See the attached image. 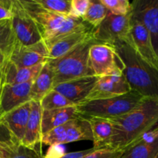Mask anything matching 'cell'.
Returning <instances> with one entry per match:
<instances>
[{
  "instance_id": "1",
  "label": "cell",
  "mask_w": 158,
  "mask_h": 158,
  "mask_svg": "<svg viewBox=\"0 0 158 158\" xmlns=\"http://www.w3.org/2000/svg\"><path fill=\"white\" fill-rule=\"evenodd\" d=\"M110 120L114 133L103 149L123 153L158 124V98L147 97L133 111Z\"/></svg>"
},
{
  "instance_id": "2",
  "label": "cell",
  "mask_w": 158,
  "mask_h": 158,
  "mask_svg": "<svg viewBox=\"0 0 158 158\" xmlns=\"http://www.w3.org/2000/svg\"><path fill=\"white\" fill-rule=\"evenodd\" d=\"M113 46L123 64V73L131 89L143 97L158 98V69L142 58L131 36L116 42Z\"/></svg>"
},
{
  "instance_id": "3",
  "label": "cell",
  "mask_w": 158,
  "mask_h": 158,
  "mask_svg": "<svg viewBox=\"0 0 158 158\" xmlns=\"http://www.w3.org/2000/svg\"><path fill=\"white\" fill-rule=\"evenodd\" d=\"M145 98L136 91L109 99L84 101L77 105L79 117L114 119L125 115L138 107Z\"/></svg>"
},
{
  "instance_id": "4",
  "label": "cell",
  "mask_w": 158,
  "mask_h": 158,
  "mask_svg": "<svg viewBox=\"0 0 158 158\" xmlns=\"http://www.w3.org/2000/svg\"><path fill=\"white\" fill-rule=\"evenodd\" d=\"M95 43L97 42L89 40L60 58L48 60L53 73V87L69 80L94 76L89 66V50Z\"/></svg>"
},
{
  "instance_id": "5",
  "label": "cell",
  "mask_w": 158,
  "mask_h": 158,
  "mask_svg": "<svg viewBox=\"0 0 158 158\" xmlns=\"http://www.w3.org/2000/svg\"><path fill=\"white\" fill-rule=\"evenodd\" d=\"M80 140H92L93 134L87 119L77 117L42 136V143L49 146L62 145Z\"/></svg>"
},
{
  "instance_id": "6",
  "label": "cell",
  "mask_w": 158,
  "mask_h": 158,
  "mask_svg": "<svg viewBox=\"0 0 158 158\" xmlns=\"http://www.w3.org/2000/svg\"><path fill=\"white\" fill-rule=\"evenodd\" d=\"M131 17L117 15L108 12L101 23L93 30V39L100 43L113 46L116 42L131 38Z\"/></svg>"
},
{
  "instance_id": "7",
  "label": "cell",
  "mask_w": 158,
  "mask_h": 158,
  "mask_svg": "<svg viewBox=\"0 0 158 158\" xmlns=\"http://www.w3.org/2000/svg\"><path fill=\"white\" fill-rule=\"evenodd\" d=\"M11 23L15 38L20 44L30 46L43 40L35 21L26 12L20 0L12 1Z\"/></svg>"
},
{
  "instance_id": "8",
  "label": "cell",
  "mask_w": 158,
  "mask_h": 158,
  "mask_svg": "<svg viewBox=\"0 0 158 158\" xmlns=\"http://www.w3.org/2000/svg\"><path fill=\"white\" fill-rule=\"evenodd\" d=\"M89 63L96 77L109 75L117 70H123V64L113 46L95 43L89 50Z\"/></svg>"
},
{
  "instance_id": "9",
  "label": "cell",
  "mask_w": 158,
  "mask_h": 158,
  "mask_svg": "<svg viewBox=\"0 0 158 158\" xmlns=\"http://www.w3.org/2000/svg\"><path fill=\"white\" fill-rule=\"evenodd\" d=\"M131 90V89L123 75V70L120 69L109 75L98 77L95 86L84 101L119 97Z\"/></svg>"
},
{
  "instance_id": "10",
  "label": "cell",
  "mask_w": 158,
  "mask_h": 158,
  "mask_svg": "<svg viewBox=\"0 0 158 158\" xmlns=\"http://www.w3.org/2000/svg\"><path fill=\"white\" fill-rule=\"evenodd\" d=\"M131 13L148 31L158 56V0H134L131 2Z\"/></svg>"
},
{
  "instance_id": "11",
  "label": "cell",
  "mask_w": 158,
  "mask_h": 158,
  "mask_svg": "<svg viewBox=\"0 0 158 158\" xmlns=\"http://www.w3.org/2000/svg\"><path fill=\"white\" fill-rule=\"evenodd\" d=\"M48 60V49L43 40L30 46H24L17 41L9 56V61L21 68L31 67Z\"/></svg>"
},
{
  "instance_id": "12",
  "label": "cell",
  "mask_w": 158,
  "mask_h": 158,
  "mask_svg": "<svg viewBox=\"0 0 158 158\" xmlns=\"http://www.w3.org/2000/svg\"><path fill=\"white\" fill-rule=\"evenodd\" d=\"M97 80L98 77L87 76L60 83L54 86L52 89L64 96L74 104L77 105L86 100Z\"/></svg>"
},
{
  "instance_id": "13",
  "label": "cell",
  "mask_w": 158,
  "mask_h": 158,
  "mask_svg": "<svg viewBox=\"0 0 158 158\" xmlns=\"http://www.w3.org/2000/svg\"><path fill=\"white\" fill-rule=\"evenodd\" d=\"M32 82L20 84H4L0 99V118L12 110L31 101Z\"/></svg>"
},
{
  "instance_id": "14",
  "label": "cell",
  "mask_w": 158,
  "mask_h": 158,
  "mask_svg": "<svg viewBox=\"0 0 158 158\" xmlns=\"http://www.w3.org/2000/svg\"><path fill=\"white\" fill-rule=\"evenodd\" d=\"M131 36L136 50L148 63L158 69V56L146 28L139 21L131 17Z\"/></svg>"
},
{
  "instance_id": "15",
  "label": "cell",
  "mask_w": 158,
  "mask_h": 158,
  "mask_svg": "<svg viewBox=\"0 0 158 158\" xmlns=\"http://www.w3.org/2000/svg\"><path fill=\"white\" fill-rule=\"evenodd\" d=\"M93 27H88L77 32H72L60 39L52 44L46 46L49 53V60H56L66 55L82 43L93 39Z\"/></svg>"
},
{
  "instance_id": "16",
  "label": "cell",
  "mask_w": 158,
  "mask_h": 158,
  "mask_svg": "<svg viewBox=\"0 0 158 158\" xmlns=\"http://www.w3.org/2000/svg\"><path fill=\"white\" fill-rule=\"evenodd\" d=\"M31 111V101L12 110L0 118L19 143H21Z\"/></svg>"
},
{
  "instance_id": "17",
  "label": "cell",
  "mask_w": 158,
  "mask_h": 158,
  "mask_svg": "<svg viewBox=\"0 0 158 158\" xmlns=\"http://www.w3.org/2000/svg\"><path fill=\"white\" fill-rule=\"evenodd\" d=\"M43 110L40 102L31 100V111L26 125L24 137L21 143L31 149H36V145L42 143L41 118Z\"/></svg>"
},
{
  "instance_id": "18",
  "label": "cell",
  "mask_w": 158,
  "mask_h": 158,
  "mask_svg": "<svg viewBox=\"0 0 158 158\" xmlns=\"http://www.w3.org/2000/svg\"><path fill=\"white\" fill-rule=\"evenodd\" d=\"M79 117L77 105L52 110H43L41 118L42 135Z\"/></svg>"
},
{
  "instance_id": "19",
  "label": "cell",
  "mask_w": 158,
  "mask_h": 158,
  "mask_svg": "<svg viewBox=\"0 0 158 158\" xmlns=\"http://www.w3.org/2000/svg\"><path fill=\"white\" fill-rule=\"evenodd\" d=\"M46 63H40L31 67L21 68L15 66L8 59L3 69L5 84L15 85L33 81Z\"/></svg>"
},
{
  "instance_id": "20",
  "label": "cell",
  "mask_w": 158,
  "mask_h": 158,
  "mask_svg": "<svg viewBox=\"0 0 158 158\" xmlns=\"http://www.w3.org/2000/svg\"><path fill=\"white\" fill-rule=\"evenodd\" d=\"M53 88V73L48 62L44 64L31 86V100L40 102Z\"/></svg>"
},
{
  "instance_id": "21",
  "label": "cell",
  "mask_w": 158,
  "mask_h": 158,
  "mask_svg": "<svg viewBox=\"0 0 158 158\" xmlns=\"http://www.w3.org/2000/svg\"><path fill=\"white\" fill-rule=\"evenodd\" d=\"M93 134L94 148L95 150L103 149L114 133L112 122L110 119L102 117H88Z\"/></svg>"
},
{
  "instance_id": "22",
  "label": "cell",
  "mask_w": 158,
  "mask_h": 158,
  "mask_svg": "<svg viewBox=\"0 0 158 158\" xmlns=\"http://www.w3.org/2000/svg\"><path fill=\"white\" fill-rule=\"evenodd\" d=\"M158 155V140L152 143L139 142L122 154L120 158H156Z\"/></svg>"
},
{
  "instance_id": "23",
  "label": "cell",
  "mask_w": 158,
  "mask_h": 158,
  "mask_svg": "<svg viewBox=\"0 0 158 158\" xmlns=\"http://www.w3.org/2000/svg\"><path fill=\"white\" fill-rule=\"evenodd\" d=\"M107 13L108 10L102 4L100 0H89L87 11L81 19L85 23L95 29L103 22Z\"/></svg>"
},
{
  "instance_id": "24",
  "label": "cell",
  "mask_w": 158,
  "mask_h": 158,
  "mask_svg": "<svg viewBox=\"0 0 158 158\" xmlns=\"http://www.w3.org/2000/svg\"><path fill=\"white\" fill-rule=\"evenodd\" d=\"M16 43L11 19L0 21V51L4 52L9 58Z\"/></svg>"
},
{
  "instance_id": "25",
  "label": "cell",
  "mask_w": 158,
  "mask_h": 158,
  "mask_svg": "<svg viewBox=\"0 0 158 158\" xmlns=\"http://www.w3.org/2000/svg\"><path fill=\"white\" fill-rule=\"evenodd\" d=\"M40 103L43 110H52L76 105L53 89L48 93Z\"/></svg>"
},
{
  "instance_id": "26",
  "label": "cell",
  "mask_w": 158,
  "mask_h": 158,
  "mask_svg": "<svg viewBox=\"0 0 158 158\" xmlns=\"http://www.w3.org/2000/svg\"><path fill=\"white\" fill-rule=\"evenodd\" d=\"M46 10L69 15L70 12L71 0H33Z\"/></svg>"
},
{
  "instance_id": "27",
  "label": "cell",
  "mask_w": 158,
  "mask_h": 158,
  "mask_svg": "<svg viewBox=\"0 0 158 158\" xmlns=\"http://www.w3.org/2000/svg\"><path fill=\"white\" fill-rule=\"evenodd\" d=\"M108 12L117 15H127L131 13V3L128 0H100Z\"/></svg>"
},
{
  "instance_id": "28",
  "label": "cell",
  "mask_w": 158,
  "mask_h": 158,
  "mask_svg": "<svg viewBox=\"0 0 158 158\" xmlns=\"http://www.w3.org/2000/svg\"><path fill=\"white\" fill-rule=\"evenodd\" d=\"M19 143L6 125L0 122V151L12 152Z\"/></svg>"
},
{
  "instance_id": "29",
  "label": "cell",
  "mask_w": 158,
  "mask_h": 158,
  "mask_svg": "<svg viewBox=\"0 0 158 158\" xmlns=\"http://www.w3.org/2000/svg\"><path fill=\"white\" fill-rule=\"evenodd\" d=\"M43 157L41 152L36 149H31L22 143H19L9 158H43Z\"/></svg>"
},
{
  "instance_id": "30",
  "label": "cell",
  "mask_w": 158,
  "mask_h": 158,
  "mask_svg": "<svg viewBox=\"0 0 158 158\" xmlns=\"http://www.w3.org/2000/svg\"><path fill=\"white\" fill-rule=\"evenodd\" d=\"M89 5V0H71L69 16L82 18L86 14Z\"/></svg>"
},
{
  "instance_id": "31",
  "label": "cell",
  "mask_w": 158,
  "mask_h": 158,
  "mask_svg": "<svg viewBox=\"0 0 158 158\" xmlns=\"http://www.w3.org/2000/svg\"><path fill=\"white\" fill-rule=\"evenodd\" d=\"M123 152L110 149L95 150L83 158H120Z\"/></svg>"
},
{
  "instance_id": "32",
  "label": "cell",
  "mask_w": 158,
  "mask_h": 158,
  "mask_svg": "<svg viewBox=\"0 0 158 158\" xmlns=\"http://www.w3.org/2000/svg\"><path fill=\"white\" fill-rule=\"evenodd\" d=\"M12 1L13 0H0V21L12 19Z\"/></svg>"
},
{
  "instance_id": "33",
  "label": "cell",
  "mask_w": 158,
  "mask_h": 158,
  "mask_svg": "<svg viewBox=\"0 0 158 158\" xmlns=\"http://www.w3.org/2000/svg\"><path fill=\"white\" fill-rule=\"evenodd\" d=\"M94 151H95V149L93 148H91V149L85 150V151H76V152H71L68 153V154H64L63 155H62L61 157L58 158H83L86 157V155L90 154V153H92ZM43 158L46 157H44V156H43Z\"/></svg>"
},
{
  "instance_id": "34",
  "label": "cell",
  "mask_w": 158,
  "mask_h": 158,
  "mask_svg": "<svg viewBox=\"0 0 158 158\" xmlns=\"http://www.w3.org/2000/svg\"><path fill=\"white\" fill-rule=\"evenodd\" d=\"M8 56L3 52L0 51V72H3L5 66L8 60Z\"/></svg>"
},
{
  "instance_id": "35",
  "label": "cell",
  "mask_w": 158,
  "mask_h": 158,
  "mask_svg": "<svg viewBox=\"0 0 158 158\" xmlns=\"http://www.w3.org/2000/svg\"><path fill=\"white\" fill-rule=\"evenodd\" d=\"M5 84V80L4 77H3V72H0V99H1L2 95V91L3 86Z\"/></svg>"
},
{
  "instance_id": "36",
  "label": "cell",
  "mask_w": 158,
  "mask_h": 158,
  "mask_svg": "<svg viewBox=\"0 0 158 158\" xmlns=\"http://www.w3.org/2000/svg\"><path fill=\"white\" fill-rule=\"evenodd\" d=\"M12 152H7V151H0V158H9V155H10Z\"/></svg>"
},
{
  "instance_id": "37",
  "label": "cell",
  "mask_w": 158,
  "mask_h": 158,
  "mask_svg": "<svg viewBox=\"0 0 158 158\" xmlns=\"http://www.w3.org/2000/svg\"><path fill=\"white\" fill-rule=\"evenodd\" d=\"M156 158H158V155L157 156V157H156Z\"/></svg>"
}]
</instances>
